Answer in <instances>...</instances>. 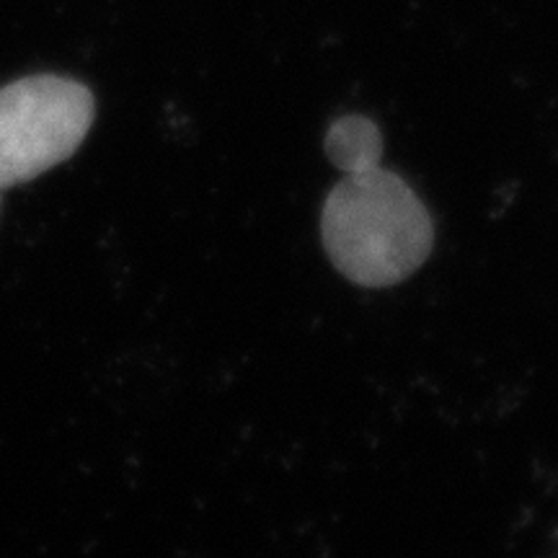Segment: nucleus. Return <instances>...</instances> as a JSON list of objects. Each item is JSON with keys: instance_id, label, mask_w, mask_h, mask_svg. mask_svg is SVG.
<instances>
[{"instance_id": "2", "label": "nucleus", "mask_w": 558, "mask_h": 558, "mask_svg": "<svg viewBox=\"0 0 558 558\" xmlns=\"http://www.w3.org/2000/svg\"><path fill=\"white\" fill-rule=\"evenodd\" d=\"M94 114V94L60 75H32L0 88V190L26 184L73 156Z\"/></svg>"}, {"instance_id": "3", "label": "nucleus", "mask_w": 558, "mask_h": 558, "mask_svg": "<svg viewBox=\"0 0 558 558\" xmlns=\"http://www.w3.org/2000/svg\"><path fill=\"white\" fill-rule=\"evenodd\" d=\"M326 156L344 173L378 169L383 156L380 130L365 117H341L326 135Z\"/></svg>"}, {"instance_id": "1", "label": "nucleus", "mask_w": 558, "mask_h": 558, "mask_svg": "<svg viewBox=\"0 0 558 558\" xmlns=\"http://www.w3.org/2000/svg\"><path fill=\"white\" fill-rule=\"evenodd\" d=\"M329 259L362 288L403 282L429 256L435 228L422 199L396 173H347L320 218Z\"/></svg>"}]
</instances>
